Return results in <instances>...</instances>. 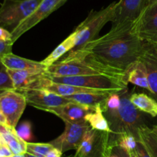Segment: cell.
Listing matches in <instances>:
<instances>
[{
    "label": "cell",
    "mask_w": 157,
    "mask_h": 157,
    "mask_svg": "<svg viewBox=\"0 0 157 157\" xmlns=\"http://www.w3.org/2000/svg\"><path fill=\"white\" fill-rule=\"evenodd\" d=\"M17 134L18 136L24 140L26 143H29L32 139V124L30 122H23L21 125L16 129Z\"/></svg>",
    "instance_id": "cell-28"
},
{
    "label": "cell",
    "mask_w": 157,
    "mask_h": 157,
    "mask_svg": "<svg viewBox=\"0 0 157 157\" xmlns=\"http://www.w3.org/2000/svg\"><path fill=\"white\" fill-rule=\"evenodd\" d=\"M53 83H63L96 90L119 92L127 89L128 83L123 80L106 75H75V76H55L47 75Z\"/></svg>",
    "instance_id": "cell-5"
},
{
    "label": "cell",
    "mask_w": 157,
    "mask_h": 157,
    "mask_svg": "<svg viewBox=\"0 0 157 157\" xmlns=\"http://www.w3.org/2000/svg\"><path fill=\"white\" fill-rule=\"evenodd\" d=\"M0 40L6 42H12V34H11V32L6 30L4 28L1 27V26H0Z\"/></svg>",
    "instance_id": "cell-33"
},
{
    "label": "cell",
    "mask_w": 157,
    "mask_h": 157,
    "mask_svg": "<svg viewBox=\"0 0 157 157\" xmlns=\"http://www.w3.org/2000/svg\"><path fill=\"white\" fill-rule=\"evenodd\" d=\"M117 2H113L99 11H91L87 18L76 28L77 45L75 49L82 47L97 38L100 31L108 22H111Z\"/></svg>",
    "instance_id": "cell-4"
},
{
    "label": "cell",
    "mask_w": 157,
    "mask_h": 157,
    "mask_svg": "<svg viewBox=\"0 0 157 157\" xmlns=\"http://www.w3.org/2000/svg\"><path fill=\"white\" fill-rule=\"evenodd\" d=\"M76 45L77 35L76 32L74 31L67 38H65L61 44L57 46L56 49H54L44 60H42L41 62L46 68L49 67L58 61V59L64 56L67 52L73 50L76 47Z\"/></svg>",
    "instance_id": "cell-18"
},
{
    "label": "cell",
    "mask_w": 157,
    "mask_h": 157,
    "mask_svg": "<svg viewBox=\"0 0 157 157\" xmlns=\"http://www.w3.org/2000/svg\"><path fill=\"white\" fill-rule=\"evenodd\" d=\"M13 83L15 90L21 92L25 89H38L41 83L47 78L46 70H12L8 69Z\"/></svg>",
    "instance_id": "cell-13"
},
{
    "label": "cell",
    "mask_w": 157,
    "mask_h": 157,
    "mask_svg": "<svg viewBox=\"0 0 157 157\" xmlns=\"http://www.w3.org/2000/svg\"><path fill=\"white\" fill-rule=\"evenodd\" d=\"M26 105L25 97L18 91L6 90L0 95V111L6 118V124L12 128L16 129Z\"/></svg>",
    "instance_id": "cell-9"
},
{
    "label": "cell",
    "mask_w": 157,
    "mask_h": 157,
    "mask_svg": "<svg viewBox=\"0 0 157 157\" xmlns=\"http://www.w3.org/2000/svg\"><path fill=\"white\" fill-rule=\"evenodd\" d=\"M65 127L61 135L49 143L62 152L78 149L83 136L90 126L85 119L76 122L64 121Z\"/></svg>",
    "instance_id": "cell-10"
},
{
    "label": "cell",
    "mask_w": 157,
    "mask_h": 157,
    "mask_svg": "<svg viewBox=\"0 0 157 157\" xmlns=\"http://www.w3.org/2000/svg\"><path fill=\"white\" fill-rule=\"evenodd\" d=\"M54 146L48 143H27V152L36 157H45L48 152L53 149Z\"/></svg>",
    "instance_id": "cell-26"
},
{
    "label": "cell",
    "mask_w": 157,
    "mask_h": 157,
    "mask_svg": "<svg viewBox=\"0 0 157 157\" xmlns=\"http://www.w3.org/2000/svg\"><path fill=\"white\" fill-rule=\"evenodd\" d=\"M0 135L14 155H24L27 152V143L18 136L16 129L6 124H0Z\"/></svg>",
    "instance_id": "cell-16"
},
{
    "label": "cell",
    "mask_w": 157,
    "mask_h": 157,
    "mask_svg": "<svg viewBox=\"0 0 157 157\" xmlns=\"http://www.w3.org/2000/svg\"><path fill=\"white\" fill-rule=\"evenodd\" d=\"M109 155H107V156H106V157H109Z\"/></svg>",
    "instance_id": "cell-45"
},
{
    "label": "cell",
    "mask_w": 157,
    "mask_h": 157,
    "mask_svg": "<svg viewBox=\"0 0 157 157\" xmlns=\"http://www.w3.org/2000/svg\"><path fill=\"white\" fill-rule=\"evenodd\" d=\"M130 101L141 112L153 117L157 116V101L153 97L143 92H132Z\"/></svg>",
    "instance_id": "cell-20"
},
{
    "label": "cell",
    "mask_w": 157,
    "mask_h": 157,
    "mask_svg": "<svg viewBox=\"0 0 157 157\" xmlns=\"http://www.w3.org/2000/svg\"><path fill=\"white\" fill-rule=\"evenodd\" d=\"M127 82L150 91L147 69L140 59L133 62L129 68L127 72Z\"/></svg>",
    "instance_id": "cell-19"
},
{
    "label": "cell",
    "mask_w": 157,
    "mask_h": 157,
    "mask_svg": "<svg viewBox=\"0 0 157 157\" xmlns=\"http://www.w3.org/2000/svg\"><path fill=\"white\" fill-rule=\"evenodd\" d=\"M43 0H3L0 6V26L12 33L38 8Z\"/></svg>",
    "instance_id": "cell-6"
},
{
    "label": "cell",
    "mask_w": 157,
    "mask_h": 157,
    "mask_svg": "<svg viewBox=\"0 0 157 157\" xmlns=\"http://www.w3.org/2000/svg\"><path fill=\"white\" fill-rule=\"evenodd\" d=\"M138 141L143 143L152 157H157V135L147 125L138 130Z\"/></svg>",
    "instance_id": "cell-22"
},
{
    "label": "cell",
    "mask_w": 157,
    "mask_h": 157,
    "mask_svg": "<svg viewBox=\"0 0 157 157\" xmlns=\"http://www.w3.org/2000/svg\"><path fill=\"white\" fill-rule=\"evenodd\" d=\"M14 154L12 153L10 148L8 146L6 143H3L0 145V157H13Z\"/></svg>",
    "instance_id": "cell-31"
},
{
    "label": "cell",
    "mask_w": 157,
    "mask_h": 157,
    "mask_svg": "<svg viewBox=\"0 0 157 157\" xmlns=\"http://www.w3.org/2000/svg\"><path fill=\"white\" fill-rule=\"evenodd\" d=\"M63 152L61 151H60L59 149H57V148L54 147L53 149H51L48 152L47 155H45V157H61Z\"/></svg>",
    "instance_id": "cell-34"
},
{
    "label": "cell",
    "mask_w": 157,
    "mask_h": 157,
    "mask_svg": "<svg viewBox=\"0 0 157 157\" xmlns=\"http://www.w3.org/2000/svg\"><path fill=\"white\" fill-rule=\"evenodd\" d=\"M111 92H85V93H78L75 95L67 96L71 101L81 104L87 105V106H97L98 105H102Z\"/></svg>",
    "instance_id": "cell-21"
},
{
    "label": "cell",
    "mask_w": 157,
    "mask_h": 157,
    "mask_svg": "<svg viewBox=\"0 0 157 157\" xmlns=\"http://www.w3.org/2000/svg\"><path fill=\"white\" fill-rule=\"evenodd\" d=\"M3 143H5V141H4V140H3V139H2V135H0V145L2 144Z\"/></svg>",
    "instance_id": "cell-41"
},
{
    "label": "cell",
    "mask_w": 157,
    "mask_h": 157,
    "mask_svg": "<svg viewBox=\"0 0 157 157\" xmlns=\"http://www.w3.org/2000/svg\"><path fill=\"white\" fill-rule=\"evenodd\" d=\"M109 157H118V155H116V154H115V153H113V152L111 151V152H110V155H109Z\"/></svg>",
    "instance_id": "cell-39"
},
{
    "label": "cell",
    "mask_w": 157,
    "mask_h": 157,
    "mask_svg": "<svg viewBox=\"0 0 157 157\" xmlns=\"http://www.w3.org/2000/svg\"><path fill=\"white\" fill-rule=\"evenodd\" d=\"M84 119L87 122L90 127L94 130L110 132V126L107 119L104 116L101 105H98L94 112L87 114L84 117Z\"/></svg>",
    "instance_id": "cell-23"
},
{
    "label": "cell",
    "mask_w": 157,
    "mask_h": 157,
    "mask_svg": "<svg viewBox=\"0 0 157 157\" xmlns=\"http://www.w3.org/2000/svg\"><path fill=\"white\" fill-rule=\"evenodd\" d=\"M139 59L147 69L150 91L157 101V45L144 42Z\"/></svg>",
    "instance_id": "cell-14"
},
{
    "label": "cell",
    "mask_w": 157,
    "mask_h": 157,
    "mask_svg": "<svg viewBox=\"0 0 157 157\" xmlns=\"http://www.w3.org/2000/svg\"><path fill=\"white\" fill-rule=\"evenodd\" d=\"M15 90L8 69L0 62V91Z\"/></svg>",
    "instance_id": "cell-27"
},
{
    "label": "cell",
    "mask_w": 157,
    "mask_h": 157,
    "mask_svg": "<svg viewBox=\"0 0 157 157\" xmlns=\"http://www.w3.org/2000/svg\"><path fill=\"white\" fill-rule=\"evenodd\" d=\"M98 131L90 128L86 131L74 157H87L94 146Z\"/></svg>",
    "instance_id": "cell-24"
},
{
    "label": "cell",
    "mask_w": 157,
    "mask_h": 157,
    "mask_svg": "<svg viewBox=\"0 0 157 157\" xmlns=\"http://www.w3.org/2000/svg\"><path fill=\"white\" fill-rule=\"evenodd\" d=\"M131 32L141 41H157V2L147 4L131 28Z\"/></svg>",
    "instance_id": "cell-8"
},
{
    "label": "cell",
    "mask_w": 157,
    "mask_h": 157,
    "mask_svg": "<svg viewBox=\"0 0 157 157\" xmlns=\"http://www.w3.org/2000/svg\"><path fill=\"white\" fill-rule=\"evenodd\" d=\"M24 155H25V157H36V156H35V155H32V154L29 153V152H25V153L24 154Z\"/></svg>",
    "instance_id": "cell-37"
},
{
    "label": "cell",
    "mask_w": 157,
    "mask_h": 157,
    "mask_svg": "<svg viewBox=\"0 0 157 157\" xmlns=\"http://www.w3.org/2000/svg\"><path fill=\"white\" fill-rule=\"evenodd\" d=\"M133 152H134L136 157H152L148 152V151L147 150L145 146L140 141H138L137 146H136V149Z\"/></svg>",
    "instance_id": "cell-30"
},
{
    "label": "cell",
    "mask_w": 157,
    "mask_h": 157,
    "mask_svg": "<svg viewBox=\"0 0 157 157\" xmlns=\"http://www.w3.org/2000/svg\"><path fill=\"white\" fill-rule=\"evenodd\" d=\"M97 106H87L75 102H69L66 104L47 109L46 112L55 114L64 122H76L84 119V117L87 114L94 112Z\"/></svg>",
    "instance_id": "cell-15"
},
{
    "label": "cell",
    "mask_w": 157,
    "mask_h": 157,
    "mask_svg": "<svg viewBox=\"0 0 157 157\" xmlns=\"http://www.w3.org/2000/svg\"><path fill=\"white\" fill-rule=\"evenodd\" d=\"M156 45H157V41H156Z\"/></svg>",
    "instance_id": "cell-46"
},
{
    "label": "cell",
    "mask_w": 157,
    "mask_h": 157,
    "mask_svg": "<svg viewBox=\"0 0 157 157\" xmlns=\"http://www.w3.org/2000/svg\"><path fill=\"white\" fill-rule=\"evenodd\" d=\"M132 92L127 89L120 92L121 105L113 110L103 111L113 135H120L123 132H130L137 138L138 130L145 126L142 112L140 111L130 101Z\"/></svg>",
    "instance_id": "cell-2"
},
{
    "label": "cell",
    "mask_w": 157,
    "mask_h": 157,
    "mask_svg": "<svg viewBox=\"0 0 157 157\" xmlns=\"http://www.w3.org/2000/svg\"><path fill=\"white\" fill-rule=\"evenodd\" d=\"M116 146H120L128 152H132L135 150L137 146V138L133 134L130 132H123L120 135L112 134Z\"/></svg>",
    "instance_id": "cell-25"
},
{
    "label": "cell",
    "mask_w": 157,
    "mask_h": 157,
    "mask_svg": "<svg viewBox=\"0 0 157 157\" xmlns=\"http://www.w3.org/2000/svg\"><path fill=\"white\" fill-rule=\"evenodd\" d=\"M130 154H131V156H132V157H136V155H135L134 152H130Z\"/></svg>",
    "instance_id": "cell-43"
},
{
    "label": "cell",
    "mask_w": 157,
    "mask_h": 157,
    "mask_svg": "<svg viewBox=\"0 0 157 157\" xmlns=\"http://www.w3.org/2000/svg\"><path fill=\"white\" fill-rule=\"evenodd\" d=\"M20 92L25 95L27 104L44 111L72 102L67 97L61 96L45 89H25Z\"/></svg>",
    "instance_id": "cell-12"
},
{
    "label": "cell",
    "mask_w": 157,
    "mask_h": 157,
    "mask_svg": "<svg viewBox=\"0 0 157 157\" xmlns=\"http://www.w3.org/2000/svg\"><path fill=\"white\" fill-rule=\"evenodd\" d=\"M152 130H153V132H154V133L157 135V124L153 126V128H152Z\"/></svg>",
    "instance_id": "cell-36"
},
{
    "label": "cell",
    "mask_w": 157,
    "mask_h": 157,
    "mask_svg": "<svg viewBox=\"0 0 157 157\" xmlns=\"http://www.w3.org/2000/svg\"><path fill=\"white\" fill-rule=\"evenodd\" d=\"M2 62L8 69L12 70H46L47 68L42 64L41 62L34 61L18 56L12 52L3 57Z\"/></svg>",
    "instance_id": "cell-17"
},
{
    "label": "cell",
    "mask_w": 157,
    "mask_h": 157,
    "mask_svg": "<svg viewBox=\"0 0 157 157\" xmlns=\"http://www.w3.org/2000/svg\"><path fill=\"white\" fill-rule=\"evenodd\" d=\"M155 2H157V0H147V4H150V3Z\"/></svg>",
    "instance_id": "cell-40"
},
{
    "label": "cell",
    "mask_w": 157,
    "mask_h": 157,
    "mask_svg": "<svg viewBox=\"0 0 157 157\" xmlns=\"http://www.w3.org/2000/svg\"><path fill=\"white\" fill-rule=\"evenodd\" d=\"M13 157H25L24 155H14Z\"/></svg>",
    "instance_id": "cell-42"
},
{
    "label": "cell",
    "mask_w": 157,
    "mask_h": 157,
    "mask_svg": "<svg viewBox=\"0 0 157 157\" xmlns=\"http://www.w3.org/2000/svg\"><path fill=\"white\" fill-rule=\"evenodd\" d=\"M12 46H13V43L12 42L0 40V62H2L3 57L6 56L8 54L12 53Z\"/></svg>",
    "instance_id": "cell-29"
},
{
    "label": "cell",
    "mask_w": 157,
    "mask_h": 157,
    "mask_svg": "<svg viewBox=\"0 0 157 157\" xmlns=\"http://www.w3.org/2000/svg\"><path fill=\"white\" fill-rule=\"evenodd\" d=\"M2 92H3V91H0V95H1V94L2 93Z\"/></svg>",
    "instance_id": "cell-44"
},
{
    "label": "cell",
    "mask_w": 157,
    "mask_h": 157,
    "mask_svg": "<svg viewBox=\"0 0 157 157\" xmlns=\"http://www.w3.org/2000/svg\"><path fill=\"white\" fill-rule=\"evenodd\" d=\"M0 124H6V120L3 114L0 111ZM7 125V124H6Z\"/></svg>",
    "instance_id": "cell-35"
},
{
    "label": "cell",
    "mask_w": 157,
    "mask_h": 157,
    "mask_svg": "<svg viewBox=\"0 0 157 157\" xmlns=\"http://www.w3.org/2000/svg\"><path fill=\"white\" fill-rule=\"evenodd\" d=\"M112 152L118 155V157H132L130 152H127L118 146H114L112 149Z\"/></svg>",
    "instance_id": "cell-32"
},
{
    "label": "cell",
    "mask_w": 157,
    "mask_h": 157,
    "mask_svg": "<svg viewBox=\"0 0 157 157\" xmlns=\"http://www.w3.org/2000/svg\"><path fill=\"white\" fill-rule=\"evenodd\" d=\"M147 4V0H120L112 19L110 31L130 29Z\"/></svg>",
    "instance_id": "cell-7"
},
{
    "label": "cell",
    "mask_w": 157,
    "mask_h": 157,
    "mask_svg": "<svg viewBox=\"0 0 157 157\" xmlns=\"http://www.w3.org/2000/svg\"><path fill=\"white\" fill-rule=\"evenodd\" d=\"M46 75L55 76L75 75H106L123 80L128 83L126 77L108 69L84 60L74 59L63 57L46 69Z\"/></svg>",
    "instance_id": "cell-3"
},
{
    "label": "cell",
    "mask_w": 157,
    "mask_h": 157,
    "mask_svg": "<svg viewBox=\"0 0 157 157\" xmlns=\"http://www.w3.org/2000/svg\"><path fill=\"white\" fill-rule=\"evenodd\" d=\"M144 42L127 30L109 31L82 47L69 52L66 58L99 65L126 77L131 65L140 55Z\"/></svg>",
    "instance_id": "cell-1"
},
{
    "label": "cell",
    "mask_w": 157,
    "mask_h": 157,
    "mask_svg": "<svg viewBox=\"0 0 157 157\" xmlns=\"http://www.w3.org/2000/svg\"><path fill=\"white\" fill-rule=\"evenodd\" d=\"M67 1V0H59V6L61 7L62 5H64V3L65 2Z\"/></svg>",
    "instance_id": "cell-38"
},
{
    "label": "cell",
    "mask_w": 157,
    "mask_h": 157,
    "mask_svg": "<svg viewBox=\"0 0 157 157\" xmlns=\"http://www.w3.org/2000/svg\"><path fill=\"white\" fill-rule=\"evenodd\" d=\"M58 8H60L59 0H43L38 8L11 33L12 43H15L23 34L47 18Z\"/></svg>",
    "instance_id": "cell-11"
}]
</instances>
